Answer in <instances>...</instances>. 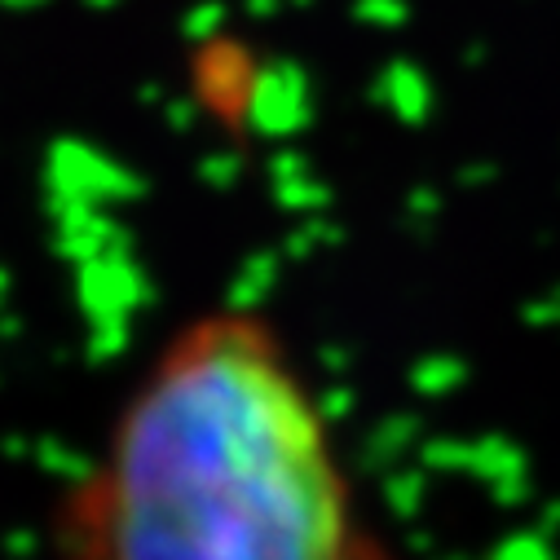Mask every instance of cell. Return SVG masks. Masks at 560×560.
<instances>
[{
    "mask_svg": "<svg viewBox=\"0 0 560 560\" xmlns=\"http://www.w3.org/2000/svg\"><path fill=\"white\" fill-rule=\"evenodd\" d=\"M67 560H393L288 349L230 310L182 327L62 512Z\"/></svg>",
    "mask_w": 560,
    "mask_h": 560,
    "instance_id": "cell-1",
    "label": "cell"
}]
</instances>
